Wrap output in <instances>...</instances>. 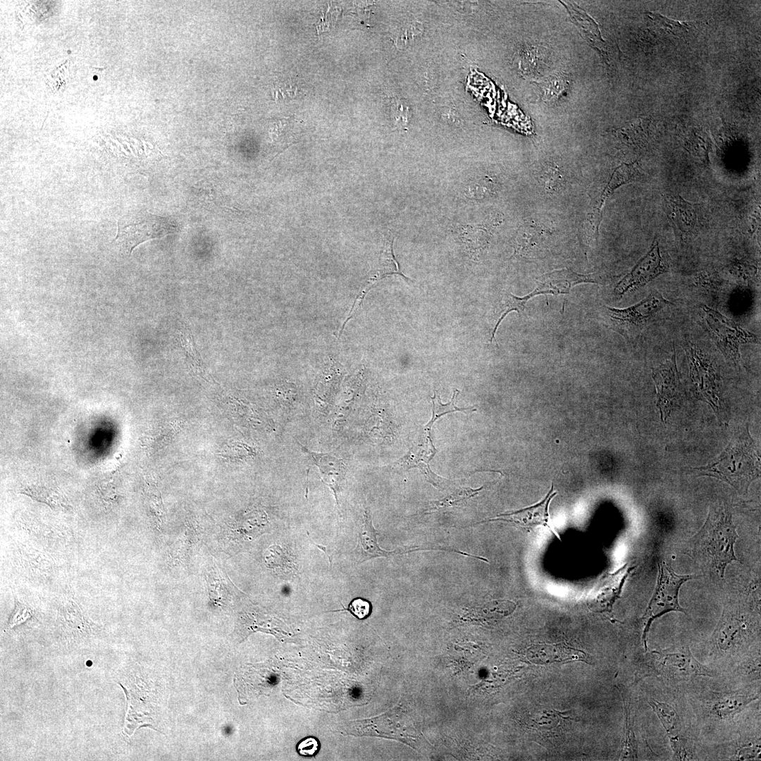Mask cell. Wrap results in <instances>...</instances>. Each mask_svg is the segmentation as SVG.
Instances as JSON below:
<instances>
[{
	"instance_id": "cell-1",
	"label": "cell",
	"mask_w": 761,
	"mask_h": 761,
	"mask_svg": "<svg viewBox=\"0 0 761 761\" xmlns=\"http://www.w3.org/2000/svg\"><path fill=\"white\" fill-rule=\"evenodd\" d=\"M738 538L728 509L713 505L705 524L689 542V555L707 572L722 579L726 567L737 560L734 544Z\"/></svg>"
},
{
	"instance_id": "cell-2",
	"label": "cell",
	"mask_w": 761,
	"mask_h": 761,
	"mask_svg": "<svg viewBox=\"0 0 761 761\" xmlns=\"http://www.w3.org/2000/svg\"><path fill=\"white\" fill-rule=\"evenodd\" d=\"M695 470L700 476L714 477L727 483L741 495L745 494L750 485L760 474L757 447L748 426L734 436L718 457Z\"/></svg>"
},
{
	"instance_id": "cell-3",
	"label": "cell",
	"mask_w": 761,
	"mask_h": 761,
	"mask_svg": "<svg viewBox=\"0 0 761 761\" xmlns=\"http://www.w3.org/2000/svg\"><path fill=\"white\" fill-rule=\"evenodd\" d=\"M757 619L745 602L731 601L723 609L711 637V652L731 656L746 650L757 636Z\"/></svg>"
},
{
	"instance_id": "cell-4",
	"label": "cell",
	"mask_w": 761,
	"mask_h": 761,
	"mask_svg": "<svg viewBox=\"0 0 761 761\" xmlns=\"http://www.w3.org/2000/svg\"><path fill=\"white\" fill-rule=\"evenodd\" d=\"M671 304L658 291H652L633 306L624 309L606 306L604 308L610 328L627 340L633 342L656 316Z\"/></svg>"
},
{
	"instance_id": "cell-5",
	"label": "cell",
	"mask_w": 761,
	"mask_h": 761,
	"mask_svg": "<svg viewBox=\"0 0 761 761\" xmlns=\"http://www.w3.org/2000/svg\"><path fill=\"white\" fill-rule=\"evenodd\" d=\"M176 230L177 227L171 218L144 211H132L119 219L114 242L123 252L130 254L140 244L161 238Z\"/></svg>"
},
{
	"instance_id": "cell-6",
	"label": "cell",
	"mask_w": 761,
	"mask_h": 761,
	"mask_svg": "<svg viewBox=\"0 0 761 761\" xmlns=\"http://www.w3.org/2000/svg\"><path fill=\"white\" fill-rule=\"evenodd\" d=\"M694 578L692 575H679L666 563L659 564V574L655 592L643 616V642L647 650V638L654 620L670 612L686 613L679 602V592L681 585Z\"/></svg>"
},
{
	"instance_id": "cell-7",
	"label": "cell",
	"mask_w": 761,
	"mask_h": 761,
	"mask_svg": "<svg viewBox=\"0 0 761 761\" xmlns=\"http://www.w3.org/2000/svg\"><path fill=\"white\" fill-rule=\"evenodd\" d=\"M649 662L652 672L668 683L714 676V672L693 657L688 646L653 650L650 652Z\"/></svg>"
},
{
	"instance_id": "cell-8",
	"label": "cell",
	"mask_w": 761,
	"mask_h": 761,
	"mask_svg": "<svg viewBox=\"0 0 761 761\" xmlns=\"http://www.w3.org/2000/svg\"><path fill=\"white\" fill-rule=\"evenodd\" d=\"M702 309L709 334L730 364L740 362V347L747 343L760 344L759 337L738 326L719 311L703 305Z\"/></svg>"
},
{
	"instance_id": "cell-9",
	"label": "cell",
	"mask_w": 761,
	"mask_h": 761,
	"mask_svg": "<svg viewBox=\"0 0 761 761\" xmlns=\"http://www.w3.org/2000/svg\"><path fill=\"white\" fill-rule=\"evenodd\" d=\"M652 376L656 387L657 406L661 411L662 417L666 419L672 411L679 407L682 399L674 350L669 359L652 369Z\"/></svg>"
},
{
	"instance_id": "cell-10",
	"label": "cell",
	"mask_w": 761,
	"mask_h": 761,
	"mask_svg": "<svg viewBox=\"0 0 761 761\" xmlns=\"http://www.w3.org/2000/svg\"><path fill=\"white\" fill-rule=\"evenodd\" d=\"M426 431L423 443L414 445L409 451L397 461L390 466L395 471H407L412 468L419 469L427 481L438 490H446L454 483L438 476L430 468L429 463L437 452L431 437V431Z\"/></svg>"
},
{
	"instance_id": "cell-11",
	"label": "cell",
	"mask_w": 761,
	"mask_h": 761,
	"mask_svg": "<svg viewBox=\"0 0 761 761\" xmlns=\"http://www.w3.org/2000/svg\"><path fill=\"white\" fill-rule=\"evenodd\" d=\"M667 271L668 266L662 258L659 244L655 241L648 253L617 283L614 292L621 297L644 286Z\"/></svg>"
},
{
	"instance_id": "cell-12",
	"label": "cell",
	"mask_w": 761,
	"mask_h": 761,
	"mask_svg": "<svg viewBox=\"0 0 761 761\" xmlns=\"http://www.w3.org/2000/svg\"><path fill=\"white\" fill-rule=\"evenodd\" d=\"M759 695L758 692L753 691L713 692L704 700L703 710L708 717L714 720L730 721L756 700Z\"/></svg>"
},
{
	"instance_id": "cell-13",
	"label": "cell",
	"mask_w": 761,
	"mask_h": 761,
	"mask_svg": "<svg viewBox=\"0 0 761 761\" xmlns=\"http://www.w3.org/2000/svg\"><path fill=\"white\" fill-rule=\"evenodd\" d=\"M557 494V493L554 491L552 483L550 490L538 502L518 510L497 514L495 518L488 521H505L528 531L540 526H545L560 540L559 536L552 528L549 514L550 502Z\"/></svg>"
},
{
	"instance_id": "cell-14",
	"label": "cell",
	"mask_w": 761,
	"mask_h": 761,
	"mask_svg": "<svg viewBox=\"0 0 761 761\" xmlns=\"http://www.w3.org/2000/svg\"><path fill=\"white\" fill-rule=\"evenodd\" d=\"M686 352L690 368L691 378L695 390L710 399L717 397L716 373L712 363L700 348L689 343Z\"/></svg>"
},
{
	"instance_id": "cell-15",
	"label": "cell",
	"mask_w": 761,
	"mask_h": 761,
	"mask_svg": "<svg viewBox=\"0 0 761 761\" xmlns=\"http://www.w3.org/2000/svg\"><path fill=\"white\" fill-rule=\"evenodd\" d=\"M423 548L411 547L398 548L392 551L382 550L377 541V531L373 527L371 514L369 507L364 512V522L358 533V544L355 549V557L358 563L376 557H388L397 554H404Z\"/></svg>"
},
{
	"instance_id": "cell-16",
	"label": "cell",
	"mask_w": 761,
	"mask_h": 761,
	"mask_svg": "<svg viewBox=\"0 0 761 761\" xmlns=\"http://www.w3.org/2000/svg\"><path fill=\"white\" fill-rule=\"evenodd\" d=\"M631 569L626 566L602 577L588 598L589 607L600 612L610 611L619 598Z\"/></svg>"
},
{
	"instance_id": "cell-17",
	"label": "cell",
	"mask_w": 761,
	"mask_h": 761,
	"mask_svg": "<svg viewBox=\"0 0 761 761\" xmlns=\"http://www.w3.org/2000/svg\"><path fill=\"white\" fill-rule=\"evenodd\" d=\"M593 274H579L570 269H562L545 273L538 278L536 287L529 295L531 297L539 295H554L568 294L571 287L583 283H598Z\"/></svg>"
},
{
	"instance_id": "cell-18",
	"label": "cell",
	"mask_w": 761,
	"mask_h": 761,
	"mask_svg": "<svg viewBox=\"0 0 761 761\" xmlns=\"http://www.w3.org/2000/svg\"><path fill=\"white\" fill-rule=\"evenodd\" d=\"M14 552L16 564L30 579L44 580L54 574L56 564L48 555L22 543L16 545Z\"/></svg>"
},
{
	"instance_id": "cell-19",
	"label": "cell",
	"mask_w": 761,
	"mask_h": 761,
	"mask_svg": "<svg viewBox=\"0 0 761 761\" xmlns=\"http://www.w3.org/2000/svg\"><path fill=\"white\" fill-rule=\"evenodd\" d=\"M297 443L317 467L321 481L333 491L336 503L339 505L338 495L342 489L345 476V466L343 462L333 454L313 452L299 442Z\"/></svg>"
},
{
	"instance_id": "cell-20",
	"label": "cell",
	"mask_w": 761,
	"mask_h": 761,
	"mask_svg": "<svg viewBox=\"0 0 761 761\" xmlns=\"http://www.w3.org/2000/svg\"><path fill=\"white\" fill-rule=\"evenodd\" d=\"M643 175V174L637 163H623L614 171L610 180L602 192L596 207L593 209L591 216L593 230H598L603 204L610 194L623 184L639 180Z\"/></svg>"
},
{
	"instance_id": "cell-21",
	"label": "cell",
	"mask_w": 761,
	"mask_h": 761,
	"mask_svg": "<svg viewBox=\"0 0 761 761\" xmlns=\"http://www.w3.org/2000/svg\"><path fill=\"white\" fill-rule=\"evenodd\" d=\"M526 656L530 662L536 664L569 660H586V655L583 652L562 645H537L532 646L527 650Z\"/></svg>"
},
{
	"instance_id": "cell-22",
	"label": "cell",
	"mask_w": 761,
	"mask_h": 761,
	"mask_svg": "<svg viewBox=\"0 0 761 761\" xmlns=\"http://www.w3.org/2000/svg\"><path fill=\"white\" fill-rule=\"evenodd\" d=\"M664 200L668 216L674 224L684 233L692 231L698 218L697 206L680 196L667 195Z\"/></svg>"
},
{
	"instance_id": "cell-23",
	"label": "cell",
	"mask_w": 761,
	"mask_h": 761,
	"mask_svg": "<svg viewBox=\"0 0 761 761\" xmlns=\"http://www.w3.org/2000/svg\"><path fill=\"white\" fill-rule=\"evenodd\" d=\"M20 493L32 499L44 503L57 511L69 509L70 505L68 498L56 488L40 483L26 484L21 487Z\"/></svg>"
},
{
	"instance_id": "cell-24",
	"label": "cell",
	"mask_w": 761,
	"mask_h": 761,
	"mask_svg": "<svg viewBox=\"0 0 761 761\" xmlns=\"http://www.w3.org/2000/svg\"><path fill=\"white\" fill-rule=\"evenodd\" d=\"M648 703L665 729L670 744L686 738L683 732L681 718L673 707L652 698L648 700Z\"/></svg>"
},
{
	"instance_id": "cell-25",
	"label": "cell",
	"mask_w": 761,
	"mask_h": 761,
	"mask_svg": "<svg viewBox=\"0 0 761 761\" xmlns=\"http://www.w3.org/2000/svg\"><path fill=\"white\" fill-rule=\"evenodd\" d=\"M264 562L269 569L282 576L292 577L297 571V565L292 557L278 545H272L266 550L264 554Z\"/></svg>"
},
{
	"instance_id": "cell-26",
	"label": "cell",
	"mask_w": 761,
	"mask_h": 761,
	"mask_svg": "<svg viewBox=\"0 0 761 761\" xmlns=\"http://www.w3.org/2000/svg\"><path fill=\"white\" fill-rule=\"evenodd\" d=\"M531 297L529 294L523 297H519L508 292L500 296L493 311V328L491 332V342L495 339L496 330L505 316L512 311L521 314L524 311L526 302Z\"/></svg>"
},
{
	"instance_id": "cell-27",
	"label": "cell",
	"mask_w": 761,
	"mask_h": 761,
	"mask_svg": "<svg viewBox=\"0 0 761 761\" xmlns=\"http://www.w3.org/2000/svg\"><path fill=\"white\" fill-rule=\"evenodd\" d=\"M64 626L68 631L83 633L89 629L86 619L78 605L70 598H66L61 609Z\"/></svg>"
},
{
	"instance_id": "cell-28",
	"label": "cell",
	"mask_w": 761,
	"mask_h": 761,
	"mask_svg": "<svg viewBox=\"0 0 761 761\" xmlns=\"http://www.w3.org/2000/svg\"><path fill=\"white\" fill-rule=\"evenodd\" d=\"M483 488L484 486L476 489L464 487L458 488L441 500L431 502L428 505L425 512L427 514L433 513L445 508L462 505L470 498L478 495Z\"/></svg>"
},
{
	"instance_id": "cell-29",
	"label": "cell",
	"mask_w": 761,
	"mask_h": 761,
	"mask_svg": "<svg viewBox=\"0 0 761 761\" xmlns=\"http://www.w3.org/2000/svg\"><path fill=\"white\" fill-rule=\"evenodd\" d=\"M538 86L542 99L546 101H553L566 93L569 80L565 74L557 73L545 78Z\"/></svg>"
},
{
	"instance_id": "cell-30",
	"label": "cell",
	"mask_w": 761,
	"mask_h": 761,
	"mask_svg": "<svg viewBox=\"0 0 761 761\" xmlns=\"http://www.w3.org/2000/svg\"><path fill=\"white\" fill-rule=\"evenodd\" d=\"M459 393V391L458 390H454L451 401L448 403L443 404L440 402V397L439 395L437 394L435 391H434L433 397H431L433 403L432 416L431 419L425 426V430L431 431L432 426L433 425L435 421L445 414L455 412H462L468 414L476 411V409L474 407L460 408L455 404V401Z\"/></svg>"
},
{
	"instance_id": "cell-31",
	"label": "cell",
	"mask_w": 761,
	"mask_h": 761,
	"mask_svg": "<svg viewBox=\"0 0 761 761\" xmlns=\"http://www.w3.org/2000/svg\"><path fill=\"white\" fill-rule=\"evenodd\" d=\"M626 724L624 739L621 753V760H637L638 747L629 705L625 704Z\"/></svg>"
},
{
	"instance_id": "cell-32",
	"label": "cell",
	"mask_w": 761,
	"mask_h": 761,
	"mask_svg": "<svg viewBox=\"0 0 761 761\" xmlns=\"http://www.w3.org/2000/svg\"><path fill=\"white\" fill-rule=\"evenodd\" d=\"M543 56L536 47H526L519 54V68L525 74H531L542 68Z\"/></svg>"
},
{
	"instance_id": "cell-33",
	"label": "cell",
	"mask_w": 761,
	"mask_h": 761,
	"mask_svg": "<svg viewBox=\"0 0 761 761\" xmlns=\"http://www.w3.org/2000/svg\"><path fill=\"white\" fill-rule=\"evenodd\" d=\"M145 495L150 513L155 518L156 522L159 525L161 524L163 516V505L158 490L148 485L145 488Z\"/></svg>"
},
{
	"instance_id": "cell-34",
	"label": "cell",
	"mask_w": 761,
	"mask_h": 761,
	"mask_svg": "<svg viewBox=\"0 0 761 761\" xmlns=\"http://www.w3.org/2000/svg\"><path fill=\"white\" fill-rule=\"evenodd\" d=\"M760 739L747 741L742 743L736 750V753L731 757L734 760H752L760 758Z\"/></svg>"
},
{
	"instance_id": "cell-35",
	"label": "cell",
	"mask_w": 761,
	"mask_h": 761,
	"mask_svg": "<svg viewBox=\"0 0 761 761\" xmlns=\"http://www.w3.org/2000/svg\"><path fill=\"white\" fill-rule=\"evenodd\" d=\"M97 493L101 500L107 506L116 503L118 497L116 487L110 480L101 482L97 486Z\"/></svg>"
},
{
	"instance_id": "cell-36",
	"label": "cell",
	"mask_w": 761,
	"mask_h": 761,
	"mask_svg": "<svg viewBox=\"0 0 761 761\" xmlns=\"http://www.w3.org/2000/svg\"><path fill=\"white\" fill-rule=\"evenodd\" d=\"M320 749L319 741L313 736H307L302 739L296 746L297 753L302 756H315Z\"/></svg>"
},
{
	"instance_id": "cell-37",
	"label": "cell",
	"mask_w": 761,
	"mask_h": 761,
	"mask_svg": "<svg viewBox=\"0 0 761 761\" xmlns=\"http://www.w3.org/2000/svg\"><path fill=\"white\" fill-rule=\"evenodd\" d=\"M371 605L369 601L361 598L353 599L349 606V612L359 619L366 618L371 613Z\"/></svg>"
},
{
	"instance_id": "cell-38",
	"label": "cell",
	"mask_w": 761,
	"mask_h": 761,
	"mask_svg": "<svg viewBox=\"0 0 761 761\" xmlns=\"http://www.w3.org/2000/svg\"><path fill=\"white\" fill-rule=\"evenodd\" d=\"M32 616L31 610L25 605L15 599V608L9 621V626L13 627L19 625Z\"/></svg>"
},
{
	"instance_id": "cell-39",
	"label": "cell",
	"mask_w": 761,
	"mask_h": 761,
	"mask_svg": "<svg viewBox=\"0 0 761 761\" xmlns=\"http://www.w3.org/2000/svg\"><path fill=\"white\" fill-rule=\"evenodd\" d=\"M648 15L654 20L658 22L660 24H662L663 26L666 27L670 30H680L686 27L685 23L669 19L663 16H661L660 13L650 12Z\"/></svg>"
}]
</instances>
